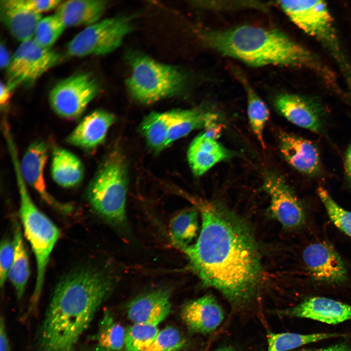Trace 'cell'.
<instances>
[{"label": "cell", "instance_id": "11", "mask_svg": "<svg viewBox=\"0 0 351 351\" xmlns=\"http://www.w3.org/2000/svg\"><path fill=\"white\" fill-rule=\"evenodd\" d=\"M263 188L271 199L272 214L284 227L294 229L304 224L305 214L302 206L281 176L273 173L266 174Z\"/></svg>", "mask_w": 351, "mask_h": 351}, {"label": "cell", "instance_id": "4", "mask_svg": "<svg viewBox=\"0 0 351 351\" xmlns=\"http://www.w3.org/2000/svg\"><path fill=\"white\" fill-rule=\"evenodd\" d=\"M20 196V216L25 235L34 252L37 274L28 313L37 308L41 294L46 267L53 249L60 236L57 226L36 206L21 176L17 157L13 159Z\"/></svg>", "mask_w": 351, "mask_h": 351}, {"label": "cell", "instance_id": "24", "mask_svg": "<svg viewBox=\"0 0 351 351\" xmlns=\"http://www.w3.org/2000/svg\"><path fill=\"white\" fill-rule=\"evenodd\" d=\"M51 175L55 182L64 188L79 184L84 175L80 159L72 152L62 148H55L52 154Z\"/></svg>", "mask_w": 351, "mask_h": 351}, {"label": "cell", "instance_id": "17", "mask_svg": "<svg viewBox=\"0 0 351 351\" xmlns=\"http://www.w3.org/2000/svg\"><path fill=\"white\" fill-rule=\"evenodd\" d=\"M279 147L285 160L293 168L307 176H315L321 169L318 150L311 141L287 132L279 136Z\"/></svg>", "mask_w": 351, "mask_h": 351}, {"label": "cell", "instance_id": "33", "mask_svg": "<svg viewBox=\"0 0 351 351\" xmlns=\"http://www.w3.org/2000/svg\"><path fill=\"white\" fill-rule=\"evenodd\" d=\"M317 194L332 223L340 230L351 236V212L341 207L325 189L319 187Z\"/></svg>", "mask_w": 351, "mask_h": 351}, {"label": "cell", "instance_id": "23", "mask_svg": "<svg viewBox=\"0 0 351 351\" xmlns=\"http://www.w3.org/2000/svg\"><path fill=\"white\" fill-rule=\"evenodd\" d=\"M0 17L11 35L21 43L33 38L36 27L42 18L39 14L0 0Z\"/></svg>", "mask_w": 351, "mask_h": 351}, {"label": "cell", "instance_id": "31", "mask_svg": "<svg viewBox=\"0 0 351 351\" xmlns=\"http://www.w3.org/2000/svg\"><path fill=\"white\" fill-rule=\"evenodd\" d=\"M158 332L157 326L134 324L126 332L125 351H146L152 345Z\"/></svg>", "mask_w": 351, "mask_h": 351}, {"label": "cell", "instance_id": "34", "mask_svg": "<svg viewBox=\"0 0 351 351\" xmlns=\"http://www.w3.org/2000/svg\"><path fill=\"white\" fill-rule=\"evenodd\" d=\"M185 344V340L176 328L169 326L159 331L146 351H178Z\"/></svg>", "mask_w": 351, "mask_h": 351}, {"label": "cell", "instance_id": "29", "mask_svg": "<svg viewBox=\"0 0 351 351\" xmlns=\"http://www.w3.org/2000/svg\"><path fill=\"white\" fill-rule=\"evenodd\" d=\"M170 118V111L153 112L144 118L141 124V130L148 144L156 152L167 147Z\"/></svg>", "mask_w": 351, "mask_h": 351}, {"label": "cell", "instance_id": "6", "mask_svg": "<svg viewBox=\"0 0 351 351\" xmlns=\"http://www.w3.org/2000/svg\"><path fill=\"white\" fill-rule=\"evenodd\" d=\"M131 74L126 81L131 97L151 104L179 93L187 83L186 75L175 67L138 53L128 54Z\"/></svg>", "mask_w": 351, "mask_h": 351}, {"label": "cell", "instance_id": "12", "mask_svg": "<svg viewBox=\"0 0 351 351\" xmlns=\"http://www.w3.org/2000/svg\"><path fill=\"white\" fill-rule=\"evenodd\" d=\"M302 258L310 275L316 281L338 284L347 280L348 273L344 262L327 243L310 244L303 251Z\"/></svg>", "mask_w": 351, "mask_h": 351}, {"label": "cell", "instance_id": "13", "mask_svg": "<svg viewBox=\"0 0 351 351\" xmlns=\"http://www.w3.org/2000/svg\"><path fill=\"white\" fill-rule=\"evenodd\" d=\"M48 157L45 143L39 140L32 142L28 147L20 164V170L23 180L48 204L62 212L68 213L72 206L58 201L47 190L44 170Z\"/></svg>", "mask_w": 351, "mask_h": 351}, {"label": "cell", "instance_id": "3", "mask_svg": "<svg viewBox=\"0 0 351 351\" xmlns=\"http://www.w3.org/2000/svg\"><path fill=\"white\" fill-rule=\"evenodd\" d=\"M198 35L219 54L254 66L307 68L329 81L332 76L310 51L284 32L248 25L224 30H201Z\"/></svg>", "mask_w": 351, "mask_h": 351}, {"label": "cell", "instance_id": "15", "mask_svg": "<svg viewBox=\"0 0 351 351\" xmlns=\"http://www.w3.org/2000/svg\"><path fill=\"white\" fill-rule=\"evenodd\" d=\"M274 105L282 116L296 126L315 133L323 129V110L312 100L296 94L284 93L277 96Z\"/></svg>", "mask_w": 351, "mask_h": 351}, {"label": "cell", "instance_id": "32", "mask_svg": "<svg viewBox=\"0 0 351 351\" xmlns=\"http://www.w3.org/2000/svg\"><path fill=\"white\" fill-rule=\"evenodd\" d=\"M65 27L55 14L42 18L38 23L33 37L39 46L51 48Z\"/></svg>", "mask_w": 351, "mask_h": 351}, {"label": "cell", "instance_id": "26", "mask_svg": "<svg viewBox=\"0 0 351 351\" xmlns=\"http://www.w3.org/2000/svg\"><path fill=\"white\" fill-rule=\"evenodd\" d=\"M338 337H351V332L314 333L304 334L293 332H269L267 334V351H292L308 344Z\"/></svg>", "mask_w": 351, "mask_h": 351}, {"label": "cell", "instance_id": "9", "mask_svg": "<svg viewBox=\"0 0 351 351\" xmlns=\"http://www.w3.org/2000/svg\"><path fill=\"white\" fill-rule=\"evenodd\" d=\"M99 91L98 83L91 74L78 73L57 83L49 92V100L58 116L75 119L82 115Z\"/></svg>", "mask_w": 351, "mask_h": 351}, {"label": "cell", "instance_id": "39", "mask_svg": "<svg viewBox=\"0 0 351 351\" xmlns=\"http://www.w3.org/2000/svg\"><path fill=\"white\" fill-rule=\"evenodd\" d=\"M0 104L1 106H5L8 101L11 95L12 89L2 82H0Z\"/></svg>", "mask_w": 351, "mask_h": 351}, {"label": "cell", "instance_id": "7", "mask_svg": "<svg viewBox=\"0 0 351 351\" xmlns=\"http://www.w3.org/2000/svg\"><path fill=\"white\" fill-rule=\"evenodd\" d=\"M277 5L297 27L329 50L344 69L346 61L327 3L319 0L278 1Z\"/></svg>", "mask_w": 351, "mask_h": 351}, {"label": "cell", "instance_id": "43", "mask_svg": "<svg viewBox=\"0 0 351 351\" xmlns=\"http://www.w3.org/2000/svg\"><path fill=\"white\" fill-rule=\"evenodd\" d=\"M92 351H111L106 350V349L101 348L98 346H97L96 347L94 348V349L92 350Z\"/></svg>", "mask_w": 351, "mask_h": 351}, {"label": "cell", "instance_id": "37", "mask_svg": "<svg viewBox=\"0 0 351 351\" xmlns=\"http://www.w3.org/2000/svg\"><path fill=\"white\" fill-rule=\"evenodd\" d=\"M10 342L6 330L5 321L3 318L1 317L0 321V351H10Z\"/></svg>", "mask_w": 351, "mask_h": 351}, {"label": "cell", "instance_id": "19", "mask_svg": "<svg viewBox=\"0 0 351 351\" xmlns=\"http://www.w3.org/2000/svg\"><path fill=\"white\" fill-rule=\"evenodd\" d=\"M115 120L113 114L102 110H95L82 119L68 135L66 141L83 149H94L103 142Z\"/></svg>", "mask_w": 351, "mask_h": 351}, {"label": "cell", "instance_id": "14", "mask_svg": "<svg viewBox=\"0 0 351 351\" xmlns=\"http://www.w3.org/2000/svg\"><path fill=\"white\" fill-rule=\"evenodd\" d=\"M277 313L334 325L351 320V306L330 298L315 296L291 308L278 310Z\"/></svg>", "mask_w": 351, "mask_h": 351}, {"label": "cell", "instance_id": "25", "mask_svg": "<svg viewBox=\"0 0 351 351\" xmlns=\"http://www.w3.org/2000/svg\"><path fill=\"white\" fill-rule=\"evenodd\" d=\"M13 242L14 255L8 278L15 289L17 298L20 299L23 295L30 271L28 254L19 225L16 224L15 226Z\"/></svg>", "mask_w": 351, "mask_h": 351}, {"label": "cell", "instance_id": "40", "mask_svg": "<svg viewBox=\"0 0 351 351\" xmlns=\"http://www.w3.org/2000/svg\"><path fill=\"white\" fill-rule=\"evenodd\" d=\"M0 56L1 69H7L10 63L11 58L10 57V55L7 49L4 45L2 43H1L0 47Z\"/></svg>", "mask_w": 351, "mask_h": 351}, {"label": "cell", "instance_id": "2", "mask_svg": "<svg viewBox=\"0 0 351 351\" xmlns=\"http://www.w3.org/2000/svg\"><path fill=\"white\" fill-rule=\"evenodd\" d=\"M114 285L112 275L93 266L75 269L58 281L39 330L36 351H76Z\"/></svg>", "mask_w": 351, "mask_h": 351}, {"label": "cell", "instance_id": "36", "mask_svg": "<svg viewBox=\"0 0 351 351\" xmlns=\"http://www.w3.org/2000/svg\"><path fill=\"white\" fill-rule=\"evenodd\" d=\"M14 255V245L8 239H3L0 244V286H4Z\"/></svg>", "mask_w": 351, "mask_h": 351}, {"label": "cell", "instance_id": "5", "mask_svg": "<svg viewBox=\"0 0 351 351\" xmlns=\"http://www.w3.org/2000/svg\"><path fill=\"white\" fill-rule=\"evenodd\" d=\"M127 167L118 151L111 153L103 161L86 191L93 210L109 223L119 227L126 222Z\"/></svg>", "mask_w": 351, "mask_h": 351}, {"label": "cell", "instance_id": "42", "mask_svg": "<svg viewBox=\"0 0 351 351\" xmlns=\"http://www.w3.org/2000/svg\"><path fill=\"white\" fill-rule=\"evenodd\" d=\"M214 351H238L234 347L230 346H225L219 348L215 350Z\"/></svg>", "mask_w": 351, "mask_h": 351}, {"label": "cell", "instance_id": "30", "mask_svg": "<svg viewBox=\"0 0 351 351\" xmlns=\"http://www.w3.org/2000/svg\"><path fill=\"white\" fill-rule=\"evenodd\" d=\"M126 332L106 312L95 335L98 346L111 351H119L124 347Z\"/></svg>", "mask_w": 351, "mask_h": 351}, {"label": "cell", "instance_id": "16", "mask_svg": "<svg viewBox=\"0 0 351 351\" xmlns=\"http://www.w3.org/2000/svg\"><path fill=\"white\" fill-rule=\"evenodd\" d=\"M181 317L191 331L208 334L220 326L225 312L214 296L206 294L185 304L181 310Z\"/></svg>", "mask_w": 351, "mask_h": 351}, {"label": "cell", "instance_id": "20", "mask_svg": "<svg viewBox=\"0 0 351 351\" xmlns=\"http://www.w3.org/2000/svg\"><path fill=\"white\" fill-rule=\"evenodd\" d=\"M187 156L193 173L200 176L215 164L230 157L231 153L206 131L192 141Z\"/></svg>", "mask_w": 351, "mask_h": 351}, {"label": "cell", "instance_id": "21", "mask_svg": "<svg viewBox=\"0 0 351 351\" xmlns=\"http://www.w3.org/2000/svg\"><path fill=\"white\" fill-rule=\"evenodd\" d=\"M170 111L171 118L167 147L194 130L202 128L208 130L217 127L218 115L206 109L197 108Z\"/></svg>", "mask_w": 351, "mask_h": 351}, {"label": "cell", "instance_id": "41", "mask_svg": "<svg viewBox=\"0 0 351 351\" xmlns=\"http://www.w3.org/2000/svg\"><path fill=\"white\" fill-rule=\"evenodd\" d=\"M346 172H351V142L348 147L345 157Z\"/></svg>", "mask_w": 351, "mask_h": 351}, {"label": "cell", "instance_id": "22", "mask_svg": "<svg viewBox=\"0 0 351 351\" xmlns=\"http://www.w3.org/2000/svg\"><path fill=\"white\" fill-rule=\"evenodd\" d=\"M107 1L102 0L62 1L55 14L65 28L86 25L98 21L104 14Z\"/></svg>", "mask_w": 351, "mask_h": 351}, {"label": "cell", "instance_id": "35", "mask_svg": "<svg viewBox=\"0 0 351 351\" xmlns=\"http://www.w3.org/2000/svg\"><path fill=\"white\" fill-rule=\"evenodd\" d=\"M6 1L10 5L39 14L57 8L62 2L59 0H6Z\"/></svg>", "mask_w": 351, "mask_h": 351}, {"label": "cell", "instance_id": "18", "mask_svg": "<svg viewBox=\"0 0 351 351\" xmlns=\"http://www.w3.org/2000/svg\"><path fill=\"white\" fill-rule=\"evenodd\" d=\"M171 293L169 290L159 289L136 297L127 309V316L134 324L157 326L170 314Z\"/></svg>", "mask_w": 351, "mask_h": 351}, {"label": "cell", "instance_id": "8", "mask_svg": "<svg viewBox=\"0 0 351 351\" xmlns=\"http://www.w3.org/2000/svg\"><path fill=\"white\" fill-rule=\"evenodd\" d=\"M132 28L131 19L125 16L99 20L72 39L67 46V54L75 57L109 54L121 45Z\"/></svg>", "mask_w": 351, "mask_h": 351}, {"label": "cell", "instance_id": "38", "mask_svg": "<svg viewBox=\"0 0 351 351\" xmlns=\"http://www.w3.org/2000/svg\"><path fill=\"white\" fill-rule=\"evenodd\" d=\"M292 351H351V349L346 344L342 343L325 348L318 349H302Z\"/></svg>", "mask_w": 351, "mask_h": 351}, {"label": "cell", "instance_id": "10", "mask_svg": "<svg viewBox=\"0 0 351 351\" xmlns=\"http://www.w3.org/2000/svg\"><path fill=\"white\" fill-rule=\"evenodd\" d=\"M61 60L60 55L51 48L39 45L33 39L20 43L6 69L8 86L31 84Z\"/></svg>", "mask_w": 351, "mask_h": 351}, {"label": "cell", "instance_id": "27", "mask_svg": "<svg viewBox=\"0 0 351 351\" xmlns=\"http://www.w3.org/2000/svg\"><path fill=\"white\" fill-rule=\"evenodd\" d=\"M198 232V213L195 210L182 211L170 222V235L172 243L181 250L191 244Z\"/></svg>", "mask_w": 351, "mask_h": 351}, {"label": "cell", "instance_id": "44", "mask_svg": "<svg viewBox=\"0 0 351 351\" xmlns=\"http://www.w3.org/2000/svg\"><path fill=\"white\" fill-rule=\"evenodd\" d=\"M347 173L348 176V177H349V179H350L351 182V172H347Z\"/></svg>", "mask_w": 351, "mask_h": 351}, {"label": "cell", "instance_id": "28", "mask_svg": "<svg viewBox=\"0 0 351 351\" xmlns=\"http://www.w3.org/2000/svg\"><path fill=\"white\" fill-rule=\"evenodd\" d=\"M237 76L246 92L247 114L250 125L258 140L265 148L263 130L269 118V109L246 79L239 73L237 74Z\"/></svg>", "mask_w": 351, "mask_h": 351}, {"label": "cell", "instance_id": "1", "mask_svg": "<svg viewBox=\"0 0 351 351\" xmlns=\"http://www.w3.org/2000/svg\"><path fill=\"white\" fill-rule=\"evenodd\" d=\"M201 226L196 242L183 252L192 270L237 309L256 295L261 275L256 242L246 224L216 204L200 207Z\"/></svg>", "mask_w": 351, "mask_h": 351}]
</instances>
